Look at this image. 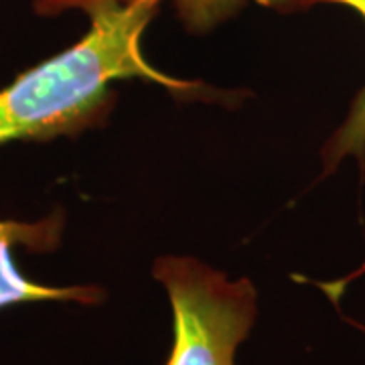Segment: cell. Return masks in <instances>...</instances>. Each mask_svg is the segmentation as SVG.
I'll use <instances>...</instances> for the list:
<instances>
[{"label":"cell","instance_id":"1","mask_svg":"<svg viewBox=\"0 0 365 365\" xmlns=\"http://www.w3.org/2000/svg\"><path fill=\"white\" fill-rule=\"evenodd\" d=\"M157 4V0H35L41 14L86 11L90 31L0 90V144L51 140L96 126L112 106L110 86L116 79L144 78L175 91L193 90V83L165 76L144 59L140 39Z\"/></svg>","mask_w":365,"mask_h":365},{"label":"cell","instance_id":"3","mask_svg":"<svg viewBox=\"0 0 365 365\" xmlns=\"http://www.w3.org/2000/svg\"><path fill=\"white\" fill-rule=\"evenodd\" d=\"M61 232V213H53L35 223L0 220V309L21 302L98 304L104 300V290L98 287H47L19 272L13 258L16 246L31 252H51L59 246Z\"/></svg>","mask_w":365,"mask_h":365},{"label":"cell","instance_id":"5","mask_svg":"<svg viewBox=\"0 0 365 365\" xmlns=\"http://www.w3.org/2000/svg\"><path fill=\"white\" fill-rule=\"evenodd\" d=\"M242 2L244 0H175V6L182 16V21L191 29H207L209 25L217 23L225 14L237 9ZM260 2L278 9L307 6V0H260Z\"/></svg>","mask_w":365,"mask_h":365},{"label":"cell","instance_id":"4","mask_svg":"<svg viewBox=\"0 0 365 365\" xmlns=\"http://www.w3.org/2000/svg\"><path fill=\"white\" fill-rule=\"evenodd\" d=\"M314 2L345 4V6L355 9L357 13H361V16L365 19V0H307V4H314ZM349 155L359 158L365 155V90L355 98L351 112L345 120V124L335 132L331 143L327 144V167L333 169L341 158L349 157Z\"/></svg>","mask_w":365,"mask_h":365},{"label":"cell","instance_id":"2","mask_svg":"<svg viewBox=\"0 0 365 365\" xmlns=\"http://www.w3.org/2000/svg\"><path fill=\"white\" fill-rule=\"evenodd\" d=\"M155 278L173 307V349L167 365H235V349L258 314L256 288L248 278L225 274L193 258L167 256Z\"/></svg>","mask_w":365,"mask_h":365}]
</instances>
